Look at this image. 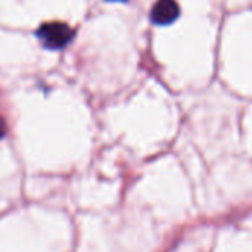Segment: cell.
Here are the masks:
<instances>
[{
  "label": "cell",
  "mask_w": 252,
  "mask_h": 252,
  "mask_svg": "<svg viewBox=\"0 0 252 252\" xmlns=\"http://www.w3.org/2000/svg\"><path fill=\"white\" fill-rule=\"evenodd\" d=\"M72 34L74 31L63 22L43 24L37 31V37L40 38L43 46L46 49H53V50L65 47L71 41Z\"/></svg>",
  "instance_id": "1"
},
{
  "label": "cell",
  "mask_w": 252,
  "mask_h": 252,
  "mask_svg": "<svg viewBox=\"0 0 252 252\" xmlns=\"http://www.w3.org/2000/svg\"><path fill=\"white\" fill-rule=\"evenodd\" d=\"M4 134H6V123H4V120L0 117V139L4 137Z\"/></svg>",
  "instance_id": "3"
},
{
  "label": "cell",
  "mask_w": 252,
  "mask_h": 252,
  "mask_svg": "<svg viewBox=\"0 0 252 252\" xmlns=\"http://www.w3.org/2000/svg\"><path fill=\"white\" fill-rule=\"evenodd\" d=\"M109 1H126V0H109Z\"/></svg>",
  "instance_id": "4"
},
{
  "label": "cell",
  "mask_w": 252,
  "mask_h": 252,
  "mask_svg": "<svg viewBox=\"0 0 252 252\" xmlns=\"http://www.w3.org/2000/svg\"><path fill=\"white\" fill-rule=\"evenodd\" d=\"M180 7L176 0H158L151 12V19L157 25H168L177 19Z\"/></svg>",
  "instance_id": "2"
}]
</instances>
